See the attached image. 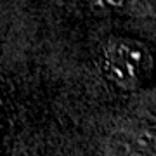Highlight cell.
Instances as JSON below:
<instances>
[{"mask_svg":"<svg viewBox=\"0 0 156 156\" xmlns=\"http://www.w3.org/2000/svg\"><path fill=\"white\" fill-rule=\"evenodd\" d=\"M104 75L120 89H137L151 76L154 61L142 42L113 37L104 44Z\"/></svg>","mask_w":156,"mask_h":156,"instance_id":"obj_1","label":"cell"},{"mask_svg":"<svg viewBox=\"0 0 156 156\" xmlns=\"http://www.w3.org/2000/svg\"><path fill=\"white\" fill-rule=\"evenodd\" d=\"M108 156H154L134 132H118L106 142Z\"/></svg>","mask_w":156,"mask_h":156,"instance_id":"obj_2","label":"cell"},{"mask_svg":"<svg viewBox=\"0 0 156 156\" xmlns=\"http://www.w3.org/2000/svg\"><path fill=\"white\" fill-rule=\"evenodd\" d=\"M73 4L92 9L95 12H144V2L142 0H69Z\"/></svg>","mask_w":156,"mask_h":156,"instance_id":"obj_3","label":"cell"}]
</instances>
